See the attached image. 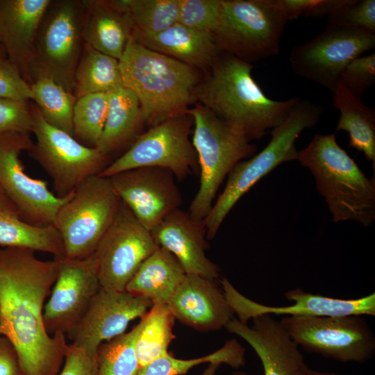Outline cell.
<instances>
[{"label":"cell","mask_w":375,"mask_h":375,"mask_svg":"<svg viewBox=\"0 0 375 375\" xmlns=\"http://www.w3.org/2000/svg\"><path fill=\"white\" fill-rule=\"evenodd\" d=\"M33 123L32 111L27 101L0 97V133L30 134Z\"/></svg>","instance_id":"cell-40"},{"label":"cell","mask_w":375,"mask_h":375,"mask_svg":"<svg viewBox=\"0 0 375 375\" xmlns=\"http://www.w3.org/2000/svg\"><path fill=\"white\" fill-rule=\"evenodd\" d=\"M175 318L167 304H154L141 317L135 352L140 367L168 354L167 349L174 338L172 328Z\"/></svg>","instance_id":"cell-31"},{"label":"cell","mask_w":375,"mask_h":375,"mask_svg":"<svg viewBox=\"0 0 375 375\" xmlns=\"http://www.w3.org/2000/svg\"><path fill=\"white\" fill-rule=\"evenodd\" d=\"M108 178L121 201L149 231L181 205L176 177L168 169L138 167Z\"/></svg>","instance_id":"cell-18"},{"label":"cell","mask_w":375,"mask_h":375,"mask_svg":"<svg viewBox=\"0 0 375 375\" xmlns=\"http://www.w3.org/2000/svg\"><path fill=\"white\" fill-rule=\"evenodd\" d=\"M122 87L119 60L85 43L74 75L76 99L94 93H111Z\"/></svg>","instance_id":"cell-30"},{"label":"cell","mask_w":375,"mask_h":375,"mask_svg":"<svg viewBox=\"0 0 375 375\" xmlns=\"http://www.w3.org/2000/svg\"><path fill=\"white\" fill-rule=\"evenodd\" d=\"M326 28H348L375 33V0H350L326 17Z\"/></svg>","instance_id":"cell-38"},{"label":"cell","mask_w":375,"mask_h":375,"mask_svg":"<svg viewBox=\"0 0 375 375\" xmlns=\"http://www.w3.org/2000/svg\"><path fill=\"white\" fill-rule=\"evenodd\" d=\"M33 144L30 134L0 133V187L26 222L37 226H53L58 210L74 192L59 197L49 189L47 181L26 172L20 155Z\"/></svg>","instance_id":"cell-13"},{"label":"cell","mask_w":375,"mask_h":375,"mask_svg":"<svg viewBox=\"0 0 375 375\" xmlns=\"http://www.w3.org/2000/svg\"><path fill=\"white\" fill-rule=\"evenodd\" d=\"M220 365L219 362H210L201 375H215Z\"/></svg>","instance_id":"cell-45"},{"label":"cell","mask_w":375,"mask_h":375,"mask_svg":"<svg viewBox=\"0 0 375 375\" xmlns=\"http://www.w3.org/2000/svg\"><path fill=\"white\" fill-rule=\"evenodd\" d=\"M51 0H0V43L28 83V66L41 20Z\"/></svg>","instance_id":"cell-23"},{"label":"cell","mask_w":375,"mask_h":375,"mask_svg":"<svg viewBox=\"0 0 375 375\" xmlns=\"http://www.w3.org/2000/svg\"><path fill=\"white\" fill-rule=\"evenodd\" d=\"M110 93H94L76 99L73 110V136L81 144L96 147L106 121Z\"/></svg>","instance_id":"cell-34"},{"label":"cell","mask_w":375,"mask_h":375,"mask_svg":"<svg viewBox=\"0 0 375 375\" xmlns=\"http://www.w3.org/2000/svg\"><path fill=\"white\" fill-rule=\"evenodd\" d=\"M181 323L198 331L225 328L235 313L215 280L186 274L167 302Z\"/></svg>","instance_id":"cell-22"},{"label":"cell","mask_w":375,"mask_h":375,"mask_svg":"<svg viewBox=\"0 0 375 375\" xmlns=\"http://www.w3.org/2000/svg\"><path fill=\"white\" fill-rule=\"evenodd\" d=\"M142 321L129 332L102 343L96 353L97 375H138L135 344Z\"/></svg>","instance_id":"cell-33"},{"label":"cell","mask_w":375,"mask_h":375,"mask_svg":"<svg viewBox=\"0 0 375 375\" xmlns=\"http://www.w3.org/2000/svg\"><path fill=\"white\" fill-rule=\"evenodd\" d=\"M185 112L193 119L192 143L200 175L198 191L188 212L192 218L202 220L210 212L226 176L238 162L253 156L257 147L199 102Z\"/></svg>","instance_id":"cell-6"},{"label":"cell","mask_w":375,"mask_h":375,"mask_svg":"<svg viewBox=\"0 0 375 375\" xmlns=\"http://www.w3.org/2000/svg\"><path fill=\"white\" fill-rule=\"evenodd\" d=\"M119 64L123 85L137 97L149 128L197 103L201 72L143 46L132 35Z\"/></svg>","instance_id":"cell-3"},{"label":"cell","mask_w":375,"mask_h":375,"mask_svg":"<svg viewBox=\"0 0 375 375\" xmlns=\"http://www.w3.org/2000/svg\"><path fill=\"white\" fill-rule=\"evenodd\" d=\"M23 247L0 249V334L13 347L21 375H58L66 335L48 333L44 303L58 274L59 258L42 260Z\"/></svg>","instance_id":"cell-1"},{"label":"cell","mask_w":375,"mask_h":375,"mask_svg":"<svg viewBox=\"0 0 375 375\" xmlns=\"http://www.w3.org/2000/svg\"><path fill=\"white\" fill-rule=\"evenodd\" d=\"M251 319L252 326H249L234 317L225 328L253 348L262 362L264 375H302L308 366L299 346L280 322L268 314Z\"/></svg>","instance_id":"cell-20"},{"label":"cell","mask_w":375,"mask_h":375,"mask_svg":"<svg viewBox=\"0 0 375 375\" xmlns=\"http://www.w3.org/2000/svg\"><path fill=\"white\" fill-rule=\"evenodd\" d=\"M222 290L238 319L243 323L262 314L283 316L342 317L375 316V293L352 299H344L313 294L301 288L290 290L285 297L293 304L271 306L257 303L238 292L230 281H221Z\"/></svg>","instance_id":"cell-19"},{"label":"cell","mask_w":375,"mask_h":375,"mask_svg":"<svg viewBox=\"0 0 375 375\" xmlns=\"http://www.w3.org/2000/svg\"><path fill=\"white\" fill-rule=\"evenodd\" d=\"M288 22L278 0H222L212 35L222 51L251 63L279 53Z\"/></svg>","instance_id":"cell-8"},{"label":"cell","mask_w":375,"mask_h":375,"mask_svg":"<svg viewBox=\"0 0 375 375\" xmlns=\"http://www.w3.org/2000/svg\"><path fill=\"white\" fill-rule=\"evenodd\" d=\"M31 111L36 142L28 153L51 178L56 196L63 197L74 192L84 181L99 175L112 161L97 148L87 147L49 124L37 106Z\"/></svg>","instance_id":"cell-10"},{"label":"cell","mask_w":375,"mask_h":375,"mask_svg":"<svg viewBox=\"0 0 375 375\" xmlns=\"http://www.w3.org/2000/svg\"><path fill=\"white\" fill-rule=\"evenodd\" d=\"M232 375H248L246 372L243 371H237L234 372Z\"/></svg>","instance_id":"cell-48"},{"label":"cell","mask_w":375,"mask_h":375,"mask_svg":"<svg viewBox=\"0 0 375 375\" xmlns=\"http://www.w3.org/2000/svg\"><path fill=\"white\" fill-rule=\"evenodd\" d=\"M85 0H51L34 41L28 66L30 84L37 78L47 77L73 94L85 44Z\"/></svg>","instance_id":"cell-7"},{"label":"cell","mask_w":375,"mask_h":375,"mask_svg":"<svg viewBox=\"0 0 375 375\" xmlns=\"http://www.w3.org/2000/svg\"><path fill=\"white\" fill-rule=\"evenodd\" d=\"M85 6L84 42L119 60L133 29L126 0H85Z\"/></svg>","instance_id":"cell-25"},{"label":"cell","mask_w":375,"mask_h":375,"mask_svg":"<svg viewBox=\"0 0 375 375\" xmlns=\"http://www.w3.org/2000/svg\"><path fill=\"white\" fill-rule=\"evenodd\" d=\"M31 87L33 100L44 119L51 126L73 136V110L76 101L74 94L42 76L33 80Z\"/></svg>","instance_id":"cell-32"},{"label":"cell","mask_w":375,"mask_h":375,"mask_svg":"<svg viewBox=\"0 0 375 375\" xmlns=\"http://www.w3.org/2000/svg\"><path fill=\"white\" fill-rule=\"evenodd\" d=\"M375 48V33L348 28H326L312 40L292 48L293 72L333 93L348 64Z\"/></svg>","instance_id":"cell-14"},{"label":"cell","mask_w":375,"mask_h":375,"mask_svg":"<svg viewBox=\"0 0 375 375\" xmlns=\"http://www.w3.org/2000/svg\"><path fill=\"white\" fill-rule=\"evenodd\" d=\"M10 342L0 339V375H21L16 352Z\"/></svg>","instance_id":"cell-44"},{"label":"cell","mask_w":375,"mask_h":375,"mask_svg":"<svg viewBox=\"0 0 375 375\" xmlns=\"http://www.w3.org/2000/svg\"><path fill=\"white\" fill-rule=\"evenodd\" d=\"M120 203L108 177L96 175L80 184L58 210L53 223L63 243L65 258L78 260L91 256Z\"/></svg>","instance_id":"cell-9"},{"label":"cell","mask_w":375,"mask_h":375,"mask_svg":"<svg viewBox=\"0 0 375 375\" xmlns=\"http://www.w3.org/2000/svg\"><path fill=\"white\" fill-rule=\"evenodd\" d=\"M193 119L183 113L151 126L139 135L119 157L99 174L110 177L138 167H160L183 180L199 170L198 159L190 140Z\"/></svg>","instance_id":"cell-12"},{"label":"cell","mask_w":375,"mask_h":375,"mask_svg":"<svg viewBox=\"0 0 375 375\" xmlns=\"http://www.w3.org/2000/svg\"><path fill=\"white\" fill-rule=\"evenodd\" d=\"M279 322L293 341L308 353L359 364L375 354V335L362 315L283 316Z\"/></svg>","instance_id":"cell-11"},{"label":"cell","mask_w":375,"mask_h":375,"mask_svg":"<svg viewBox=\"0 0 375 375\" xmlns=\"http://www.w3.org/2000/svg\"><path fill=\"white\" fill-rule=\"evenodd\" d=\"M323 109L317 103L300 98L288 116L272 128L268 144L233 167L222 192L205 219L208 240L215 238L232 208L259 180L281 163L298 159L296 140L304 129L317 125Z\"/></svg>","instance_id":"cell-5"},{"label":"cell","mask_w":375,"mask_h":375,"mask_svg":"<svg viewBox=\"0 0 375 375\" xmlns=\"http://www.w3.org/2000/svg\"><path fill=\"white\" fill-rule=\"evenodd\" d=\"M0 97L25 101L33 99L31 84L6 57H0Z\"/></svg>","instance_id":"cell-42"},{"label":"cell","mask_w":375,"mask_h":375,"mask_svg":"<svg viewBox=\"0 0 375 375\" xmlns=\"http://www.w3.org/2000/svg\"><path fill=\"white\" fill-rule=\"evenodd\" d=\"M100 288L94 253L83 259L59 258L58 276L43 310L48 333L67 335Z\"/></svg>","instance_id":"cell-16"},{"label":"cell","mask_w":375,"mask_h":375,"mask_svg":"<svg viewBox=\"0 0 375 375\" xmlns=\"http://www.w3.org/2000/svg\"><path fill=\"white\" fill-rule=\"evenodd\" d=\"M132 37L143 46L206 74L223 51L212 34L188 28L178 22L156 33L133 30Z\"/></svg>","instance_id":"cell-24"},{"label":"cell","mask_w":375,"mask_h":375,"mask_svg":"<svg viewBox=\"0 0 375 375\" xmlns=\"http://www.w3.org/2000/svg\"><path fill=\"white\" fill-rule=\"evenodd\" d=\"M145 124L137 97L131 90L122 87L110 93L106 121L95 148L111 157L124 147L127 149L143 133Z\"/></svg>","instance_id":"cell-27"},{"label":"cell","mask_w":375,"mask_h":375,"mask_svg":"<svg viewBox=\"0 0 375 375\" xmlns=\"http://www.w3.org/2000/svg\"><path fill=\"white\" fill-rule=\"evenodd\" d=\"M150 232L159 247L176 258L186 274L211 280L219 277L218 267L206 255L205 219H195L178 208L167 215Z\"/></svg>","instance_id":"cell-21"},{"label":"cell","mask_w":375,"mask_h":375,"mask_svg":"<svg viewBox=\"0 0 375 375\" xmlns=\"http://www.w3.org/2000/svg\"><path fill=\"white\" fill-rule=\"evenodd\" d=\"M0 245L23 247L65 258L60 235L53 226H37L26 222L0 187Z\"/></svg>","instance_id":"cell-28"},{"label":"cell","mask_w":375,"mask_h":375,"mask_svg":"<svg viewBox=\"0 0 375 375\" xmlns=\"http://www.w3.org/2000/svg\"><path fill=\"white\" fill-rule=\"evenodd\" d=\"M186 273L176 258L159 247L147 257L125 291L154 304H167Z\"/></svg>","instance_id":"cell-26"},{"label":"cell","mask_w":375,"mask_h":375,"mask_svg":"<svg viewBox=\"0 0 375 375\" xmlns=\"http://www.w3.org/2000/svg\"><path fill=\"white\" fill-rule=\"evenodd\" d=\"M300 163L314 176L334 222L353 220L369 226L375 219L374 176L369 178L340 147L336 133L315 134L298 151Z\"/></svg>","instance_id":"cell-4"},{"label":"cell","mask_w":375,"mask_h":375,"mask_svg":"<svg viewBox=\"0 0 375 375\" xmlns=\"http://www.w3.org/2000/svg\"><path fill=\"white\" fill-rule=\"evenodd\" d=\"M253 65L222 51L203 78L197 102L251 141L280 124L300 98H269L253 79Z\"/></svg>","instance_id":"cell-2"},{"label":"cell","mask_w":375,"mask_h":375,"mask_svg":"<svg viewBox=\"0 0 375 375\" xmlns=\"http://www.w3.org/2000/svg\"><path fill=\"white\" fill-rule=\"evenodd\" d=\"M340 82L351 94L361 99L375 83V53L362 55L351 61L344 70Z\"/></svg>","instance_id":"cell-39"},{"label":"cell","mask_w":375,"mask_h":375,"mask_svg":"<svg viewBox=\"0 0 375 375\" xmlns=\"http://www.w3.org/2000/svg\"><path fill=\"white\" fill-rule=\"evenodd\" d=\"M58 375H97L96 358L69 344L65 356L64 367Z\"/></svg>","instance_id":"cell-43"},{"label":"cell","mask_w":375,"mask_h":375,"mask_svg":"<svg viewBox=\"0 0 375 375\" xmlns=\"http://www.w3.org/2000/svg\"><path fill=\"white\" fill-rule=\"evenodd\" d=\"M333 106L340 112L335 133L344 131L349 146L361 151L375 170V110L365 106L340 82L333 93Z\"/></svg>","instance_id":"cell-29"},{"label":"cell","mask_w":375,"mask_h":375,"mask_svg":"<svg viewBox=\"0 0 375 375\" xmlns=\"http://www.w3.org/2000/svg\"><path fill=\"white\" fill-rule=\"evenodd\" d=\"M215 362L238 368L244 362V349L235 340H230L219 350L200 358L178 359L168 353L141 367L138 375H182L197 365Z\"/></svg>","instance_id":"cell-35"},{"label":"cell","mask_w":375,"mask_h":375,"mask_svg":"<svg viewBox=\"0 0 375 375\" xmlns=\"http://www.w3.org/2000/svg\"><path fill=\"white\" fill-rule=\"evenodd\" d=\"M133 29L161 32L178 22L180 0H126Z\"/></svg>","instance_id":"cell-36"},{"label":"cell","mask_w":375,"mask_h":375,"mask_svg":"<svg viewBox=\"0 0 375 375\" xmlns=\"http://www.w3.org/2000/svg\"><path fill=\"white\" fill-rule=\"evenodd\" d=\"M302 375H346V374H336V373H333V372H319V371L314 370L307 367L306 369L304 370Z\"/></svg>","instance_id":"cell-46"},{"label":"cell","mask_w":375,"mask_h":375,"mask_svg":"<svg viewBox=\"0 0 375 375\" xmlns=\"http://www.w3.org/2000/svg\"><path fill=\"white\" fill-rule=\"evenodd\" d=\"M159 246L122 201L94 256L101 287L125 291L142 262Z\"/></svg>","instance_id":"cell-15"},{"label":"cell","mask_w":375,"mask_h":375,"mask_svg":"<svg viewBox=\"0 0 375 375\" xmlns=\"http://www.w3.org/2000/svg\"><path fill=\"white\" fill-rule=\"evenodd\" d=\"M5 55H6L5 49L2 46V44L0 43V57H5Z\"/></svg>","instance_id":"cell-47"},{"label":"cell","mask_w":375,"mask_h":375,"mask_svg":"<svg viewBox=\"0 0 375 375\" xmlns=\"http://www.w3.org/2000/svg\"><path fill=\"white\" fill-rule=\"evenodd\" d=\"M222 0H180L178 23L212 34L219 23Z\"/></svg>","instance_id":"cell-37"},{"label":"cell","mask_w":375,"mask_h":375,"mask_svg":"<svg viewBox=\"0 0 375 375\" xmlns=\"http://www.w3.org/2000/svg\"><path fill=\"white\" fill-rule=\"evenodd\" d=\"M152 303L126 291L100 288L83 316L67 335L72 344L96 358L99 347L124 333L129 323L142 317Z\"/></svg>","instance_id":"cell-17"},{"label":"cell","mask_w":375,"mask_h":375,"mask_svg":"<svg viewBox=\"0 0 375 375\" xmlns=\"http://www.w3.org/2000/svg\"><path fill=\"white\" fill-rule=\"evenodd\" d=\"M350 0H278L288 19L292 21L301 16L322 18L347 5Z\"/></svg>","instance_id":"cell-41"}]
</instances>
